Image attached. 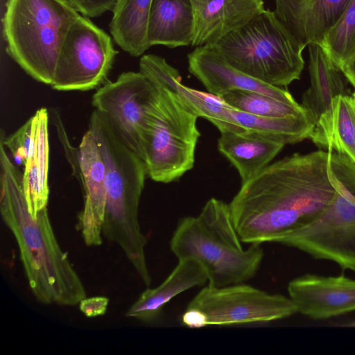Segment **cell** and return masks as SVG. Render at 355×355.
I'll list each match as a JSON object with an SVG mask.
<instances>
[{
  "mask_svg": "<svg viewBox=\"0 0 355 355\" xmlns=\"http://www.w3.org/2000/svg\"><path fill=\"white\" fill-rule=\"evenodd\" d=\"M328 151L299 153L269 164L241 184L229 203L243 243H277L312 223L330 202L334 188Z\"/></svg>",
  "mask_w": 355,
  "mask_h": 355,
  "instance_id": "6da1fadb",
  "label": "cell"
},
{
  "mask_svg": "<svg viewBox=\"0 0 355 355\" xmlns=\"http://www.w3.org/2000/svg\"><path fill=\"white\" fill-rule=\"evenodd\" d=\"M1 217L12 233L30 289L44 304L76 306L87 297L83 282L60 248L47 208L36 217L25 199L23 173L12 162L0 139Z\"/></svg>",
  "mask_w": 355,
  "mask_h": 355,
  "instance_id": "7a4b0ae2",
  "label": "cell"
},
{
  "mask_svg": "<svg viewBox=\"0 0 355 355\" xmlns=\"http://www.w3.org/2000/svg\"><path fill=\"white\" fill-rule=\"evenodd\" d=\"M88 129L96 139L105 165L106 202L102 234L119 245L144 284L148 287L151 276L138 213L147 175L144 161L118 137L105 118L94 110Z\"/></svg>",
  "mask_w": 355,
  "mask_h": 355,
  "instance_id": "3957f363",
  "label": "cell"
},
{
  "mask_svg": "<svg viewBox=\"0 0 355 355\" xmlns=\"http://www.w3.org/2000/svg\"><path fill=\"white\" fill-rule=\"evenodd\" d=\"M232 219L229 204L211 198L197 216L180 219L170 241L179 259L192 258L205 268L208 285L245 283L258 272L264 257L261 244L244 248Z\"/></svg>",
  "mask_w": 355,
  "mask_h": 355,
  "instance_id": "277c9868",
  "label": "cell"
},
{
  "mask_svg": "<svg viewBox=\"0 0 355 355\" xmlns=\"http://www.w3.org/2000/svg\"><path fill=\"white\" fill-rule=\"evenodd\" d=\"M80 15L62 0H7V53L32 78L51 86L65 36Z\"/></svg>",
  "mask_w": 355,
  "mask_h": 355,
  "instance_id": "5b68a950",
  "label": "cell"
},
{
  "mask_svg": "<svg viewBox=\"0 0 355 355\" xmlns=\"http://www.w3.org/2000/svg\"><path fill=\"white\" fill-rule=\"evenodd\" d=\"M236 69L264 83L286 87L299 80L305 48L268 9L214 45Z\"/></svg>",
  "mask_w": 355,
  "mask_h": 355,
  "instance_id": "8992f818",
  "label": "cell"
},
{
  "mask_svg": "<svg viewBox=\"0 0 355 355\" xmlns=\"http://www.w3.org/2000/svg\"><path fill=\"white\" fill-rule=\"evenodd\" d=\"M328 153L327 172L335 190L330 202L312 223L277 243L355 272V164L343 154Z\"/></svg>",
  "mask_w": 355,
  "mask_h": 355,
  "instance_id": "52a82bcc",
  "label": "cell"
},
{
  "mask_svg": "<svg viewBox=\"0 0 355 355\" xmlns=\"http://www.w3.org/2000/svg\"><path fill=\"white\" fill-rule=\"evenodd\" d=\"M178 78L155 87L148 110L145 139L147 175L157 182L170 183L191 170L200 136L198 116L175 89Z\"/></svg>",
  "mask_w": 355,
  "mask_h": 355,
  "instance_id": "ba28073f",
  "label": "cell"
},
{
  "mask_svg": "<svg viewBox=\"0 0 355 355\" xmlns=\"http://www.w3.org/2000/svg\"><path fill=\"white\" fill-rule=\"evenodd\" d=\"M297 309L289 297L245 284L202 288L181 317L189 328L265 323L289 318Z\"/></svg>",
  "mask_w": 355,
  "mask_h": 355,
  "instance_id": "9c48e42d",
  "label": "cell"
},
{
  "mask_svg": "<svg viewBox=\"0 0 355 355\" xmlns=\"http://www.w3.org/2000/svg\"><path fill=\"white\" fill-rule=\"evenodd\" d=\"M118 53L111 37L80 15L65 36L51 87L62 92L98 88L107 80Z\"/></svg>",
  "mask_w": 355,
  "mask_h": 355,
  "instance_id": "30bf717a",
  "label": "cell"
},
{
  "mask_svg": "<svg viewBox=\"0 0 355 355\" xmlns=\"http://www.w3.org/2000/svg\"><path fill=\"white\" fill-rule=\"evenodd\" d=\"M155 87L140 71L121 73L93 94L94 110L107 121L121 141L144 161L148 110Z\"/></svg>",
  "mask_w": 355,
  "mask_h": 355,
  "instance_id": "8fae6325",
  "label": "cell"
},
{
  "mask_svg": "<svg viewBox=\"0 0 355 355\" xmlns=\"http://www.w3.org/2000/svg\"><path fill=\"white\" fill-rule=\"evenodd\" d=\"M310 86L302 96V107L314 123L310 139L318 146L331 149L334 100L351 93L349 81L324 48L309 46Z\"/></svg>",
  "mask_w": 355,
  "mask_h": 355,
  "instance_id": "7c38bea8",
  "label": "cell"
},
{
  "mask_svg": "<svg viewBox=\"0 0 355 355\" xmlns=\"http://www.w3.org/2000/svg\"><path fill=\"white\" fill-rule=\"evenodd\" d=\"M287 290L297 313L313 320L355 311V279L344 275L306 273L289 282Z\"/></svg>",
  "mask_w": 355,
  "mask_h": 355,
  "instance_id": "4fadbf2b",
  "label": "cell"
},
{
  "mask_svg": "<svg viewBox=\"0 0 355 355\" xmlns=\"http://www.w3.org/2000/svg\"><path fill=\"white\" fill-rule=\"evenodd\" d=\"M78 177L84 196L79 215V229L87 246L102 244V228L106 202L105 165L99 147L90 130L78 146Z\"/></svg>",
  "mask_w": 355,
  "mask_h": 355,
  "instance_id": "5bb4252c",
  "label": "cell"
},
{
  "mask_svg": "<svg viewBox=\"0 0 355 355\" xmlns=\"http://www.w3.org/2000/svg\"><path fill=\"white\" fill-rule=\"evenodd\" d=\"M188 69L208 92L220 96L234 89L259 92L287 101L296 102L290 92L264 83L236 69L214 45L197 46L188 54Z\"/></svg>",
  "mask_w": 355,
  "mask_h": 355,
  "instance_id": "9a60e30c",
  "label": "cell"
},
{
  "mask_svg": "<svg viewBox=\"0 0 355 355\" xmlns=\"http://www.w3.org/2000/svg\"><path fill=\"white\" fill-rule=\"evenodd\" d=\"M193 13L192 46L214 45L263 12V0H190Z\"/></svg>",
  "mask_w": 355,
  "mask_h": 355,
  "instance_id": "2e32d148",
  "label": "cell"
},
{
  "mask_svg": "<svg viewBox=\"0 0 355 355\" xmlns=\"http://www.w3.org/2000/svg\"><path fill=\"white\" fill-rule=\"evenodd\" d=\"M279 20L305 47L322 45L350 0H275Z\"/></svg>",
  "mask_w": 355,
  "mask_h": 355,
  "instance_id": "e0dca14e",
  "label": "cell"
},
{
  "mask_svg": "<svg viewBox=\"0 0 355 355\" xmlns=\"http://www.w3.org/2000/svg\"><path fill=\"white\" fill-rule=\"evenodd\" d=\"M208 282L205 268L197 260H178L175 268L157 287L146 288L130 307L126 316L145 322L158 319L165 305L173 297L195 286Z\"/></svg>",
  "mask_w": 355,
  "mask_h": 355,
  "instance_id": "ac0fdd59",
  "label": "cell"
},
{
  "mask_svg": "<svg viewBox=\"0 0 355 355\" xmlns=\"http://www.w3.org/2000/svg\"><path fill=\"white\" fill-rule=\"evenodd\" d=\"M286 144L277 137L251 131L220 132L218 150L245 182L267 166Z\"/></svg>",
  "mask_w": 355,
  "mask_h": 355,
  "instance_id": "d6986e66",
  "label": "cell"
},
{
  "mask_svg": "<svg viewBox=\"0 0 355 355\" xmlns=\"http://www.w3.org/2000/svg\"><path fill=\"white\" fill-rule=\"evenodd\" d=\"M32 117L33 134L29 155L24 165L22 183L30 214L36 217L46 207L49 196V119L46 108H40Z\"/></svg>",
  "mask_w": 355,
  "mask_h": 355,
  "instance_id": "ffe728a7",
  "label": "cell"
},
{
  "mask_svg": "<svg viewBox=\"0 0 355 355\" xmlns=\"http://www.w3.org/2000/svg\"><path fill=\"white\" fill-rule=\"evenodd\" d=\"M193 24L190 0H152L148 26L149 46L175 48L191 45Z\"/></svg>",
  "mask_w": 355,
  "mask_h": 355,
  "instance_id": "44dd1931",
  "label": "cell"
},
{
  "mask_svg": "<svg viewBox=\"0 0 355 355\" xmlns=\"http://www.w3.org/2000/svg\"><path fill=\"white\" fill-rule=\"evenodd\" d=\"M152 0H116L110 31L114 41L133 57L149 49L148 26Z\"/></svg>",
  "mask_w": 355,
  "mask_h": 355,
  "instance_id": "7402d4cb",
  "label": "cell"
},
{
  "mask_svg": "<svg viewBox=\"0 0 355 355\" xmlns=\"http://www.w3.org/2000/svg\"><path fill=\"white\" fill-rule=\"evenodd\" d=\"M229 113L234 124L251 132L277 137L287 144L310 139L314 123L310 116L266 117L251 114L230 106Z\"/></svg>",
  "mask_w": 355,
  "mask_h": 355,
  "instance_id": "603a6c76",
  "label": "cell"
},
{
  "mask_svg": "<svg viewBox=\"0 0 355 355\" xmlns=\"http://www.w3.org/2000/svg\"><path fill=\"white\" fill-rule=\"evenodd\" d=\"M220 97L234 109L260 116L288 117L308 114L297 101L287 102L257 92L234 89Z\"/></svg>",
  "mask_w": 355,
  "mask_h": 355,
  "instance_id": "cb8c5ba5",
  "label": "cell"
},
{
  "mask_svg": "<svg viewBox=\"0 0 355 355\" xmlns=\"http://www.w3.org/2000/svg\"><path fill=\"white\" fill-rule=\"evenodd\" d=\"M175 89L198 117L210 121L220 132L245 131L232 123L228 112L230 105L220 96L188 87L181 80L175 83Z\"/></svg>",
  "mask_w": 355,
  "mask_h": 355,
  "instance_id": "d4e9b609",
  "label": "cell"
},
{
  "mask_svg": "<svg viewBox=\"0 0 355 355\" xmlns=\"http://www.w3.org/2000/svg\"><path fill=\"white\" fill-rule=\"evenodd\" d=\"M355 164V91L334 100L331 149Z\"/></svg>",
  "mask_w": 355,
  "mask_h": 355,
  "instance_id": "484cf974",
  "label": "cell"
},
{
  "mask_svg": "<svg viewBox=\"0 0 355 355\" xmlns=\"http://www.w3.org/2000/svg\"><path fill=\"white\" fill-rule=\"evenodd\" d=\"M322 46L340 68L355 55V0H350Z\"/></svg>",
  "mask_w": 355,
  "mask_h": 355,
  "instance_id": "4316f807",
  "label": "cell"
},
{
  "mask_svg": "<svg viewBox=\"0 0 355 355\" xmlns=\"http://www.w3.org/2000/svg\"><path fill=\"white\" fill-rule=\"evenodd\" d=\"M33 120L31 117L15 132L6 137L1 130V139L5 147L10 152L14 161L18 165L24 166L31 144Z\"/></svg>",
  "mask_w": 355,
  "mask_h": 355,
  "instance_id": "83f0119b",
  "label": "cell"
},
{
  "mask_svg": "<svg viewBox=\"0 0 355 355\" xmlns=\"http://www.w3.org/2000/svg\"><path fill=\"white\" fill-rule=\"evenodd\" d=\"M51 119L53 125L56 128L58 137L62 146L66 158L71 166L72 175L77 179L79 172L78 147H74L70 143L60 115L54 110H52Z\"/></svg>",
  "mask_w": 355,
  "mask_h": 355,
  "instance_id": "f1b7e54d",
  "label": "cell"
},
{
  "mask_svg": "<svg viewBox=\"0 0 355 355\" xmlns=\"http://www.w3.org/2000/svg\"><path fill=\"white\" fill-rule=\"evenodd\" d=\"M83 16L98 17L112 10L116 0H62Z\"/></svg>",
  "mask_w": 355,
  "mask_h": 355,
  "instance_id": "f546056e",
  "label": "cell"
},
{
  "mask_svg": "<svg viewBox=\"0 0 355 355\" xmlns=\"http://www.w3.org/2000/svg\"><path fill=\"white\" fill-rule=\"evenodd\" d=\"M109 299L105 297L84 298L79 303L80 311L88 318L103 315L106 313Z\"/></svg>",
  "mask_w": 355,
  "mask_h": 355,
  "instance_id": "4dcf8cb0",
  "label": "cell"
},
{
  "mask_svg": "<svg viewBox=\"0 0 355 355\" xmlns=\"http://www.w3.org/2000/svg\"><path fill=\"white\" fill-rule=\"evenodd\" d=\"M349 83L355 89V55L341 68Z\"/></svg>",
  "mask_w": 355,
  "mask_h": 355,
  "instance_id": "1f68e13d",
  "label": "cell"
}]
</instances>
